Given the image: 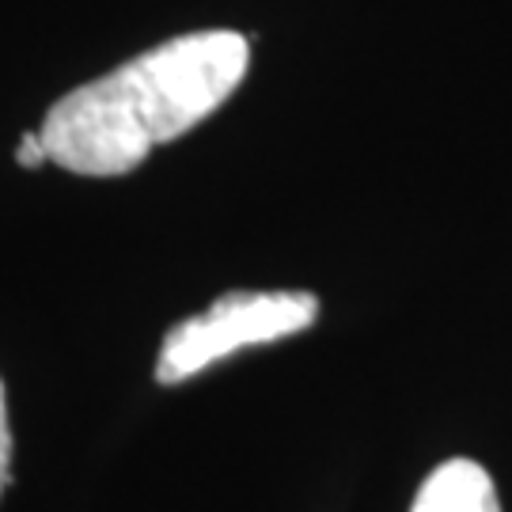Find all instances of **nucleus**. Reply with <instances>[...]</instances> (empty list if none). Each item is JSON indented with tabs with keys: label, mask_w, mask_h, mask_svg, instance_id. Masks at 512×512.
I'll use <instances>...</instances> for the list:
<instances>
[{
	"label": "nucleus",
	"mask_w": 512,
	"mask_h": 512,
	"mask_svg": "<svg viewBox=\"0 0 512 512\" xmlns=\"http://www.w3.org/2000/svg\"><path fill=\"white\" fill-rule=\"evenodd\" d=\"M410 512H501V501L482 463L448 459L418 486Z\"/></svg>",
	"instance_id": "obj_3"
},
{
	"label": "nucleus",
	"mask_w": 512,
	"mask_h": 512,
	"mask_svg": "<svg viewBox=\"0 0 512 512\" xmlns=\"http://www.w3.org/2000/svg\"><path fill=\"white\" fill-rule=\"evenodd\" d=\"M12 478V425H8V399H4V380H0V494Z\"/></svg>",
	"instance_id": "obj_4"
},
{
	"label": "nucleus",
	"mask_w": 512,
	"mask_h": 512,
	"mask_svg": "<svg viewBox=\"0 0 512 512\" xmlns=\"http://www.w3.org/2000/svg\"><path fill=\"white\" fill-rule=\"evenodd\" d=\"M319 319V296L304 289H255V293H224L205 311L167 330L156 380L186 384L205 368L236 357L243 349L270 346L289 334L308 330Z\"/></svg>",
	"instance_id": "obj_2"
},
{
	"label": "nucleus",
	"mask_w": 512,
	"mask_h": 512,
	"mask_svg": "<svg viewBox=\"0 0 512 512\" xmlns=\"http://www.w3.org/2000/svg\"><path fill=\"white\" fill-rule=\"evenodd\" d=\"M251 65L239 31L167 38L126 65L61 95L42 118L50 164L88 179H118L160 145L179 141L228 103Z\"/></svg>",
	"instance_id": "obj_1"
},
{
	"label": "nucleus",
	"mask_w": 512,
	"mask_h": 512,
	"mask_svg": "<svg viewBox=\"0 0 512 512\" xmlns=\"http://www.w3.org/2000/svg\"><path fill=\"white\" fill-rule=\"evenodd\" d=\"M16 160L19 167H42L50 156H46V145H42V133L38 129H31V133H23V141H19L16 148Z\"/></svg>",
	"instance_id": "obj_5"
}]
</instances>
